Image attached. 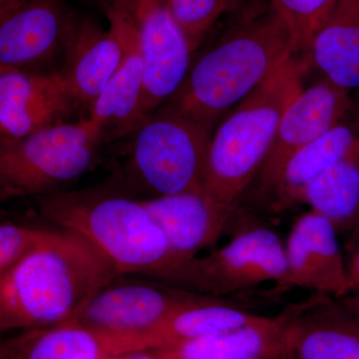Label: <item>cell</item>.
I'll return each instance as SVG.
<instances>
[{"instance_id": "cell-4", "label": "cell", "mask_w": 359, "mask_h": 359, "mask_svg": "<svg viewBox=\"0 0 359 359\" xmlns=\"http://www.w3.org/2000/svg\"><path fill=\"white\" fill-rule=\"evenodd\" d=\"M304 67L290 58L237 104L212 135L205 195L226 222L266 160L283 113L304 88Z\"/></svg>"}, {"instance_id": "cell-29", "label": "cell", "mask_w": 359, "mask_h": 359, "mask_svg": "<svg viewBox=\"0 0 359 359\" xmlns=\"http://www.w3.org/2000/svg\"><path fill=\"white\" fill-rule=\"evenodd\" d=\"M339 299L346 309H348L351 313L359 318V292H354L353 294Z\"/></svg>"}, {"instance_id": "cell-8", "label": "cell", "mask_w": 359, "mask_h": 359, "mask_svg": "<svg viewBox=\"0 0 359 359\" xmlns=\"http://www.w3.org/2000/svg\"><path fill=\"white\" fill-rule=\"evenodd\" d=\"M133 18L144 62L142 120L178 91L191 66V51L174 20L168 0H126Z\"/></svg>"}, {"instance_id": "cell-9", "label": "cell", "mask_w": 359, "mask_h": 359, "mask_svg": "<svg viewBox=\"0 0 359 359\" xmlns=\"http://www.w3.org/2000/svg\"><path fill=\"white\" fill-rule=\"evenodd\" d=\"M349 93L325 77L302 88L283 113L275 141L257 175L264 193L271 192L295 152L344 121L353 102Z\"/></svg>"}, {"instance_id": "cell-2", "label": "cell", "mask_w": 359, "mask_h": 359, "mask_svg": "<svg viewBox=\"0 0 359 359\" xmlns=\"http://www.w3.org/2000/svg\"><path fill=\"white\" fill-rule=\"evenodd\" d=\"M116 276L83 238L65 230H47L0 276V332L74 323Z\"/></svg>"}, {"instance_id": "cell-28", "label": "cell", "mask_w": 359, "mask_h": 359, "mask_svg": "<svg viewBox=\"0 0 359 359\" xmlns=\"http://www.w3.org/2000/svg\"><path fill=\"white\" fill-rule=\"evenodd\" d=\"M108 359H162L154 351H132V353L110 355Z\"/></svg>"}, {"instance_id": "cell-30", "label": "cell", "mask_w": 359, "mask_h": 359, "mask_svg": "<svg viewBox=\"0 0 359 359\" xmlns=\"http://www.w3.org/2000/svg\"><path fill=\"white\" fill-rule=\"evenodd\" d=\"M347 117L351 118V121L349 124L353 127L354 130H355L359 135V100H353Z\"/></svg>"}, {"instance_id": "cell-5", "label": "cell", "mask_w": 359, "mask_h": 359, "mask_svg": "<svg viewBox=\"0 0 359 359\" xmlns=\"http://www.w3.org/2000/svg\"><path fill=\"white\" fill-rule=\"evenodd\" d=\"M102 135L88 118L20 138L0 137V202L50 195L95 162Z\"/></svg>"}, {"instance_id": "cell-6", "label": "cell", "mask_w": 359, "mask_h": 359, "mask_svg": "<svg viewBox=\"0 0 359 359\" xmlns=\"http://www.w3.org/2000/svg\"><path fill=\"white\" fill-rule=\"evenodd\" d=\"M134 133L129 169L139 186L153 197L205 192L212 128L168 105Z\"/></svg>"}, {"instance_id": "cell-25", "label": "cell", "mask_w": 359, "mask_h": 359, "mask_svg": "<svg viewBox=\"0 0 359 359\" xmlns=\"http://www.w3.org/2000/svg\"><path fill=\"white\" fill-rule=\"evenodd\" d=\"M238 1L240 0H168V6L194 53L204 42L219 18L237 7Z\"/></svg>"}, {"instance_id": "cell-26", "label": "cell", "mask_w": 359, "mask_h": 359, "mask_svg": "<svg viewBox=\"0 0 359 359\" xmlns=\"http://www.w3.org/2000/svg\"><path fill=\"white\" fill-rule=\"evenodd\" d=\"M47 230L0 224V276L44 237Z\"/></svg>"}, {"instance_id": "cell-16", "label": "cell", "mask_w": 359, "mask_h": 359, "mask_svg": "<svg viewBox=\"0 0 359 359\" xmlns=\"http://www.w3.org/2000/svg\"><path fill=\"white\" fill-rule=\"evenodd\" d=\"M218 297L174 311L152 327L126 337L100 339L109 355L157 351L254 323L261 316L235 308Z\"/></svg>"}, {"instance_id": "cell-3", "label": "cell", "mask_w": 359, "mask_h": 359, "mask_svg": "<svg viewBox=\"0 0 359 359\" xmlns=\"http://www.w3.org/2000/svg\"><path fill=\"white\" fill-rule=\"evenodd\" d=\"M292 57L290 33L271 8L233 26L203 51L169 106L212 128Z\"/></svg>"}, {"instance_id": "cell-18", "label": "cell", "mask_w": 359, "mask_h": 359, "mask_svg": "<svg viewBox=\"0 0 359 359\" xmlns=\"http://www.w3.org/2000/svg\"><path fill=\"white\" fill-rule=\"evenodd\" d=\"M175 252L187 257L214 244L228 224L205 192H184L141 200Z\"/></svg>"}, {"instance_id": "cell-15", "label": "cell", "mask_w": 359, "mask_h": 359, "mask_svg": "<svg viewBox=\"0 0 359 359\" xmlns=\"http://www.w3.org/2000/svg\"><path fill=\"white\" fill-rule=\"evenodd\" d=\"M202 263L217 297L266 283L285 285L287 280L285 245L278 233L266 226L242 231L202 257Z\"/></svg>"}, {"instance_id": "cell-23", "label": "cell", "mask_w": 359, "mask_h": 359, "mask_svg": "<svg viewBox=\"0 0 359 359\" xmlns=\"http://www.w3.org/2000/svg\"><path fill=\"white\" fill-rule=\"evenodd\" d=\"M301 202L327 219L337 233L359 229V158L337 163L302 191Z\"/></svg>"}, {"instance_id": "cell-11", "label": "cell", "mask_w": 359, "mask_h": 359, "mask_svg": "<svg viewBox=\"0 0 359 359\" xmlns=\"http://www.w3.org/2000/svg\"><path fill=\"white\" fill-rule=\"evenodd\" d=\"M78 107L59 70L0 66V137L20 138L69 122Z\"/></svg>"}, {"instance_id": "cell-20", "label": "cell", "mask_w": 359, "mask_h": 359, "mask_svg": "<svg viewBox=\"0 0 359 359\" xmlns=\"http://www.w3.org/2000/svg\"><path fill=\"white\" fill-rule=\"evenodd\" d=\"M349 158H359V135L349 123L342 121L290 158L269 193L275 196L276 209L301 202L302 191L313 179Z\"/></svg>"}, {"instance_id": "cell-17", "label": "cell", "mask_w": 359, "mask_h": 359, "mask_svg": "<svg viewBox=\"0 0 359 359\" xmlns=\"http://www.w3.org/2000/svg\"><path fill=\"white\" fill-rule=\"evenodd\" d=\"M123 54L122 40L111 26L104 30L93 21L73 18L59 72L78 105L90 110L121 65Z\"/></svg>"}, {"instance_id": "cell-1", "label": "cell", "mask_w": 359, "mask_h": 359, "mask_svg": "<svg viewBox=\"0 0 359 359\" xmlns=\"http://www.w3.org/2000/svg\"><path fill=\"white\" fill-rule=\"evenodd\" d=\"M45 218L83 238L117 276H142L212 295L202 259L175 252L141 200L106 191L45 196Z\"/></svg>"}, {"instance_id": "cell-12", "label": "cell", "mask_w": 359, "mask_h": 359, "mask_svg": "<svg viewBox=\"0 0 359 359\" xmlns=\"http://www.w3.org/2000/svg\"><path fill=\"white\" fill-rule=\"evenodd\" d=\"M337 236L334 226L325 217L313 211L302 214L292 226L285 245V285L334 299L353 294L354 287Z\"/></svg>"}, {"instance_id": "cell-10", "label": "cell", "mask_w": 359, "mask_h": 359, "mask_svg": "<svg viewBox=\"0 0 359 359\" xmlns=\"http://www.w3.org/2000/svg\"><path fill=\"white\" fill-rule=\"evenodd\" d=\"M72 22L62 0H15L0 13V66L40 71L65 56Z\"/></svg>"}, {"instance_id": "cell-21", "label": "cell", "mask_w": 359, "mask_h": 359, "mask_svg": "<svg viewBox=\"0 0 359 359\" xmlns=\"http://www.w3.org/2000/svg\"><path fill=\"white\" fill-rule=\"evenodd\" d=\"M311 56L330 81L348 91L359 89V0H337L314 36Z\"/></svg>"}, {"instance_id": "cell-24", "label": "cell", "mask_w": 359, "mask_h": 359, "mask_svg": "<svg viewBox=\"0 0 359 359\" xmlns=\"http://www.w3.org/2000/svg\"><path fill=\"white\" fill-rule=\"evenodd\" d=\"M337 2V0H271V8L290 33L294 58L306 67L311 63L314 36Z\"/></svg>"}, {"instance_id": "cell-19", "label": "cell", "mask_w": 359, "mask_h": 359, "mask_svg": "<svg viewBox=\"0 0 359 359\" xmlns=\"http://www.w3.org/2000/svg\"><path fill=\"white\" fill-rule=\"evenodd\" d=\"M285 314L222 330L178 346L157 349L162 359L285 358Z\"/></svg>"}, {"instance_id": "cell-14", "label": "cell", "mask_w": 359, "mask_h": 359, "mask_svg": "<svg viewBox=\"0 0 359 359\" xmlns=\"http://www.w3.org/2000/svg\"><path fill=\"white\" fill-rule=\"evenodd\" d=\"M283 314L285 358L359 359V318L339 299L316 294Z\"/></svg>"}, {"instance_id": "cell-27", "label": "cell", "mask_w": 359, "mask_h": 359, "mask_svg": "<svg viewBox=\"0 0 359 359\" xmlns=\"http://www.w3.org/2000/svg\"><path fill=\"white\" fill-rule=\"evenodd\" d=\"M346 264L349 276H351L354 287V292H359V249L354 252L353 256Z\"/></svg>"}, {"instance_id": "cell-13", "label": "cell", "mask_w": 359, "mask_h": 359, "mask_svg": "<svg viewBox=\"0 0 359 359\" xmlns=\"http://www.w3.org/2000/svg\"><path fill=\"white\" fill-rule=\"evenodd\" d=\"M106 14L122 40L121 65L89 110L88 119L105 135L134 133L143 123L140 114L144 62L140 42L126 0H108Z\"/></svg>"}, {"instance_id": "cell-7", "label": "cell", "mask_w": 359, "mask_h": 359, "mask_svg": "<svg viewBox=\"0 0 359 359\" xmlns=\"http://www.w3.org/2000/svg\"><path fill=\"white\" fill-rule=\"evenodd\" d=\"M158 280L118 276L82 309L74 323L99 339L144 332L174 311L212 299Z\"/></svg>"}, {"instance_id": "cell-22", "label": "cell", "mask_w": 359, "mask_h": 359, "mask_svg": "<svg viewBox=\"0 0 359 359\" xmlns=\"http://www.w3.org/2000/svg\"><path fill=\"white\" fill-rule=\"evenodd\" d=\"M100 339L69 323L32 328L0 340V359H108Z\"/></svg>"}]
</instances>
